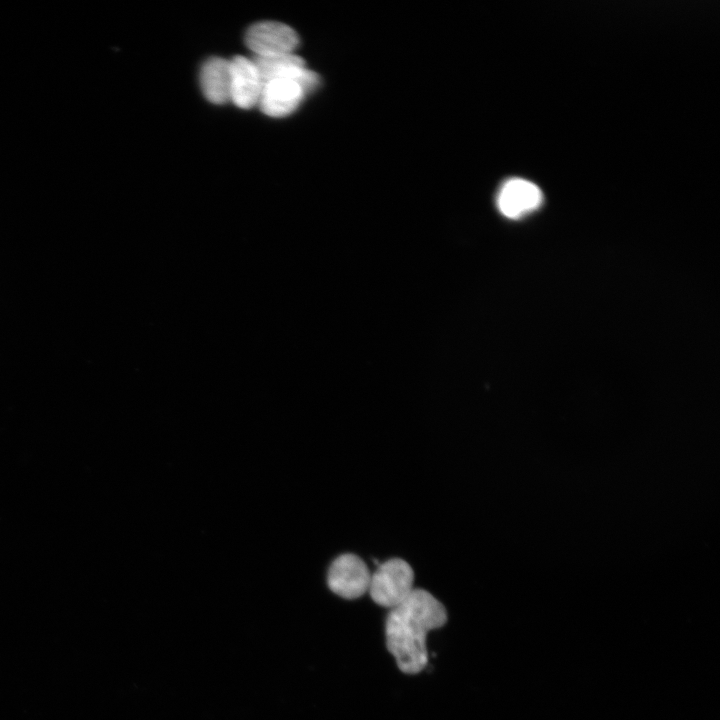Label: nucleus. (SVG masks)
Here are the masks:
<instances>
[{
	"label": "nucleus",
	"instance_id": "f257e3e1",
	"mask_svg": "<svg viewBox=\"0 0 720 720\" xmlns=\"http://www.w3.org/2000/svg\"><path fill=\"white\" fill-rule=\"evenodd\" d=\"M446 621L444 605L420 588H414L390 610L385 622L386 646L403 673L417 674L424 669L428 662L427 633Z\"/></svg>",
	"mask_w": 720,
	"mask_h": 720
},
{
	"label": "nucleus",
	"instance_id": "f03ea898",
	"mask_svg": "<svg viewBox=\"0 0 720 720\" xmlns=\"http://www.w3.org/2000/svg\"><path fill=\"white\" fill-rule=\"evenodd\" d=\"M414 589V572L403 559L392 558L380 564L371 579L368 592L379 606L394 608Z\"/></svg>",
	"mask_w": 720,
	"mask_h": 720
},
{
	"label": "nucleus",
	"instance_id": "7ed1b4c3",
	"mask_svg": "<svg viewBox=\"0 0 720 720\" xmlns=\"http://www.w3.org/2000/svg\"><path fill=\"white\" fill-rule=\"evenodd\" d=\"M245 43L253 52V57L268 58L293 53L299 37L294 29L284 23L261 21L248 28Z\"/></svg>",
	"mask_w": 720,
	"mask_h": 720
},
{
	"label": "nucleus",
	"instance_id": "20e7f679",
	"mask_svg": "<svg viewBox=\"0 0 720 720\" xmlns=\"http://www.w3.org/2000/svg\"><path fill=\"white\" fill-rule=\"evenodd\" d=\"M371 573L357 555L345 553L330 565L327 583L330 590L344 599H357L368 592Z\"/></svg>",
	"mask_w": 720,
	"mask_h": 720
},
{
	"label": "nucleus",
	"instance_id": "39448f33",
	"mask_svg": "<svg viewBox=\"0 0 720 720\" xmlns=\"http://www.w3.org/2000/svg\"><path fill=\"white\" fill-rule=\"evenodd\" d=\"M252 60L263 83L274 79H289L301 84L307 93L319 83L318 75L306 68L304 60L294 53L268 58L252 57Z\"/></svg>",
	"mask_w": 720,
	"mask_h": 720
},
{
	"label": "nucleus",
	"instance_id": "423d86ee",
	"mask_svg": "<svg viewBox=\"0 0 720 720\" xmlns=\"http://www.w3.org/2000/svg\"><path fill=\"white\" fill-rule=\"evenodd\" d=\"M230 101L242 109L258 105L263 82L252 60L235 56L230 60Z\"/></svg>",
	"mask_w": 720,
	"mask_h": 720
},
{
	"label": "nucleus",
	"instance_id": "0eeeda50",
	"mask_svg": "<svg viewBox=\"0 0 720 720\" xmlns=\"http://www.w3.org/2000/svg\"><path fill=\"white\" fill-rule=\"evenodd\" d=\"M306 94L296 81L274 79L263 83L258 106L270 117H284L296 110Z\"/></svg>",
	"mask_w": 720,
	"mask_h": 720
},
{
	"label": "nucleus",
	"instance_id": "6e6552de",
	"mask_svg": "<svg viewBox=\"0 0 720 720\" xmlns=\"http://www.w3.org/2000/svg\"><path fill=\"white\" fill-rule=\"evenodd\" d=\"M542 200V192L536 184L525 179L513 178L502 186L497 204L504 216L516 219L537 209Z\"/></svg>",
	"mask_w": 720,
	"mask_h": 720
},
{
	"label": "nucleus",
	"instance_id": "1a4fd4ad",
	"mask_svg": "<svg viewBox=\"0 0 720 720\" xmlns=\"http://www.w3.org/2000/svg\"><path fill=\"white\" fill-rule=\"evenodd\" d=\"M230 61L221 57L207 59L200 71L201 90L213 104H225L230 101Z\"/></svg>",
	"mask_w": 720,
	"mask_h": 720
}]
</instances>
